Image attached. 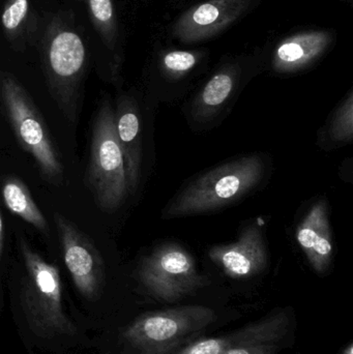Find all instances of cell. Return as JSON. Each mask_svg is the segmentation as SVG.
Here are the masks:
<instances>
[{
    "instance_id": "obj_1",
    "label": "cell",
    "mask_w": 353,
    "mask_h": 354,
    "mask_svg": "<svg viewBox=\"0 0 353 354\" xmlns=\"http://www.w3.org/2000/svg\"><path fill=\"white\" fill-rule=\"evenodd\" d=\"M265 163L248 156L222 164L191 181L164 209L165 218L207 214L238 201L260 185Z\"/></svg>"
},
{
    "instance_id": "obj_2",
    "label": "cell",
    "mask_w": 353,
    "mask_h": 354,
    "mask_svg": "<svg viewBox=\"0 0 353 354\" xmlns=\"http://www.w3.org/2000/svg\"><path fill=\"white\" fill-rule=\"evenodd\" d=\"M0 101L19 145L35 160L41 177L61 183L64 164L45 120L26 89L8 73H0Z\"/></svg>"
},
{
    "instance_id": "obj_3",
    "label": "cell",
    "mask_w": 353,
    "mask_h": 354,
    "mask_svg": "<svg viewBox=\"0 0 353 354\" xmlns=\"http://www.w3.org/2000/svg\"><path fill=\"white\" fill-rule=\"evenodd\" d=\"M20 252L25 266L21 303L31 330L39 337L75 334L76 328L62 309L59 270L24 239L20 241Z\"/></svg>"
},
{
    "instance_id": "obj_4",
    "label": "cell",
    "mask_w": 353,
    "mask_h": 354,
    "mask_svg": "<svg viewBox=\"0 0 353 354\" xmlns=\"http://www.w3.org/2000/svg\"><path fill=\"white\" fill-rule=\"evenodd\" d=\"M87 187L104 212L117 210L128 194L124 156L116 133L111 104L104 102L91 129L89 160L85 176Z\"/></svg>"
},
{
    "instance_id": "obj_5",
    "label": "cell",
    "mask_w": 353,
    "mask_h": 354,
    "mask_svg": "<svg viewBox=\"0 0 353 354\" xmlns=\"http://www.w3.org/2000/svg\"><path fill=\"white\" fill-rule=\"evenodd\" d=\"M216 319V312L204 306L149 312L126 328L122 339L135 354H169L201 334Z\"/></svg>"
},
{
    "instance_id": "obj_6",
    "label": "cell",
    "mask_w": 353,
    "mask_h": 354,
    "mask_svg": "<svg viewBox=\"0 0 353 354\" xmlns=\"http://www.w3.org/2000/svg\"><path fill=\"white\" fill-rule=\"evenodd\" d=\"M139 280L155 299L175 303L209 283L193 256L178 243L158 245L139 266Z\"/></svg>"
},
{
    "instance_id": "obj_7",
    "label": "cell",
    "mask_w": 353,
    "mask_h": 354,
    "mask_svg": "<svg viewBox=\"0 0 353 354\" xmlns=\"http://www.w3.org/2000/svg\"><path fill=\"white\" fill-rule=\"evenodd\" d=\"M85 62L86 49L78 33L68 29L52 33L46 46V76L52 97L70 122L78 118Z\"/></svg>"
},
{
    "instance_id": "obj_8",
    "label": "cell",
    "mask_w": 353,
    "mask_h": 354,
    "mask_svg": "<svg viewBox=\"0 0 353 354\" xmlns=\"http://www.w3.org/2000/svg\"><path fill=\"white\" fill-rule=\"evenodd\" d=\"M54 223L64 263L75 286L85 299H95L105 280V266L99 250L85 233L61 214L55 212Z\"/></svg>"
},
{
    "instance_id": "obj_9",
    "label": "cell",
    "mask_w": 353,
    "mask_h": 354,
    "mask_svg": "<svg viewBox=\"0 0 353 354\" xmlns=\"http://www.w3.org/2000/svg\"><path fill=\"white\" fill-rule=\"evenodd\" d=\"M250 2L251 0H209L197 4L178 19L172 33L184 44L207 41L233 24Z\"/></svg>"
},
{
    "instance_id": "obj_10",
    "label": "cell",
    "mask_w": 353,
    "mask_h": 354,
    "mask_svg": "<svg viewBox=\"0 0 353 354\" xmlns=\"http://www.w3.org/2000/svg\"><path fill=\"white\" fill-rule=\"evenodd\" d=\"M209 257L232 279L261 274L269 261L263 229L256 224L247 226L236 243L211 248Z\"/></svg>"
},
{
    "instance_id": "obj_11",
    "label": "cell",
    "mask_w": 353,
    "mask_h": 354,
    "mask_svg": "<svg viewBox=\"0 0 353 354\" xmlns=\"http://www.w3.org/2000/svg\"><path fill=\"white\" fill-rule=\"evenodd\" d=\"M296 236L313 270L325 274L334 254L329 204L325 199L318 200L307 212L296 228Z\"/></svg>"
},
{
    "instance_id": "obj_12",
    "label": "cell",
    "mask_w": 353,
    "mask_h": 354,
    "mask_svg": "<svg viewBox=\"0 0 353 354\" xmlns=\"http://www.w3.org/2000/svg\"><path fill=\"white\" fill-rule=\"evenodd\" d=\"M118 143L124 156L128 194L134 195L142 174V128L136 103L132 97H120L115 111Z\"/></svg>"
},
{
    "instance_id": "obj_13",
    "label": "cell",
    "mask_w": 353,
    "mask_h": 354,
    "mask_svg": "<svg viewBox=\"0 0 353 354\" xmlns=\"http://www.w3.org/2000/svg\"><path fill=\"white\" fill-rule=\"evenodd\" d=\"M332 39V33L325 30L302 31L286 37L274 52V70L289 74L307 68L327 51Z\"/></svg>"
},
{
    "instance_id": "obj_14",
    "label": "cell",
    "mask_w": 353,
    "mask_h": 354,
    "mask_svg": "<svg viewBox=\"0 0 353 354\" xmlns=\"http://www.w3.org/2000/svg\"><path fill=\"white\" fill-rule=\"evenodd\" d=\"M289 324L287 312L280 310L238 330L236 342L223 354H278Z\"/></svg>"
},
{
    "instance_id": "obj_15",
    "label": "cell",
    "mask_w": 353,
    "mask_h": 354,
    "mask_svg": "<svg viewBox=\"0 0 353 354\" xmlns=\"http://www.w3.org/2000/svg\"><path fill=\"white\" fill-rule=\"evenodd\" d=\"M1 193L4 205L10 212L46 236L49 235L50 228L46 216L35 203L24 181L16 176L6 177L2 183Z\"/></svg>"
},
{
    "instance_id": "obj_16",
    "label": "cell",
    "mask_w": 353,
    "mask_h": 354,
    "mask_svg": "<svg viewBox=\"0 0 353 354\" xmlns=\"http://www.w3.org/2000/svg\"><path fill=\"white\" fill-rule=\"evenodd\" d=\"M238 71L227 66L216 73L203 87L195 103V111L199 118H213L227 103L238 85Z\"/></svg>"
},
{
    "instance_id": "obj_17",
    "label": "cell",
    "mask_w": 353,
    "mask_h": 354,
    "mask_svg": "<svg viewBox=\"0 0 353 354\" xmlns=\"http://www.w3.org/2000/svg\"><path fill=\"white\" fill-rule=\"evenodd\" d=\"M89 17L106 47L115 49L118 39V22L113 0H85Z\"/></svg>"
},
{
    "instance_id": "obj_18",
    "label": "cell",
    "mask_w": 353,
    "mask_h": 354,
    "mask_svg": "<svg viewBox=\"0 0 353 354\" xmlns=\"http://www.w3.org/2000/svg\"><path fill=\"white\" fill-rule=\"evenodd\" d=\"M327 135L333 142L338 145L350 143L353 138V93L342 102L332 116Z\"/></svg>"
},
{
    "instance_id": "obj_19",
    "label": "cell",
    "mask_w": 353,
    "mask_h": 354,
    "mask_svg": "<svg viewBox=\"0 0 353 354\" xmlns=\"http://www.w3.org/2000/svg\"><path fill=\"white\" fill-rule=\"evenodd\" d=\"M198 52L169 51L164 54L161 59L163 72L171 78H180L188 74L200 60Z\"/></svg>"
},
{
    "instance_id": "obj_20",
    "label": "cell",
    "mask_w": 353,
    "mask_h": 354,
    "mask_svg": "<svg viewBox=\"0 0 353 354\" xmlns=\"http://www.w3.org/2000/svg\"><path fill=\"white\" fill-rule=\"evenodd\" d=\"M238 330L218 338L200 339L194 341L178 354H223L236 342Z\"/></svg>"
},
{
    "instance_id": "obj_21",
    "label": "cell",
    "mask_w": 353,
    "mask_h": 354,
    "mask_svg": "<svg viewBox=\"0 0 353 354\" xmlns=\"http://www.w3.org/2000/svg\"><path fill=\"white\" fill-rule=\"evenodd\" d=\"M28 0H8L1 15L4 30L12 35L20 28L28 14Z\"/></svg>"
},
{
    "instance_id": "obj_22",
    "label": "cell",
    "mask_w": 353,
    "mask_h": 354,
    "mask_svg": "<svg viewBox=\"0 0 353 354\" xmlns=\"http://www.w3.org/2000/svg\"><path fill=\"white\" fill-rule=\"evenodd\" d=\"M4 250V227L3 220H2L1 212H0V262H1L2 256H3Z\"/></svg>"
},
{
    "instance_id": "obj_23",
    "label": "cell",
    "mask_w": 353,
    "mask_h": 354,
    "mask_svg": "<svg viewBox=\"0 0 353 354\" xmlns=\"http://www.w3.org/2000/svg\"><path fill=\"white\" fill-rule=\"evenodd\" d=\"M341 354H353V345L352 343H350L345 348L343 349Z\"/></svg>"
}]
</instances>
